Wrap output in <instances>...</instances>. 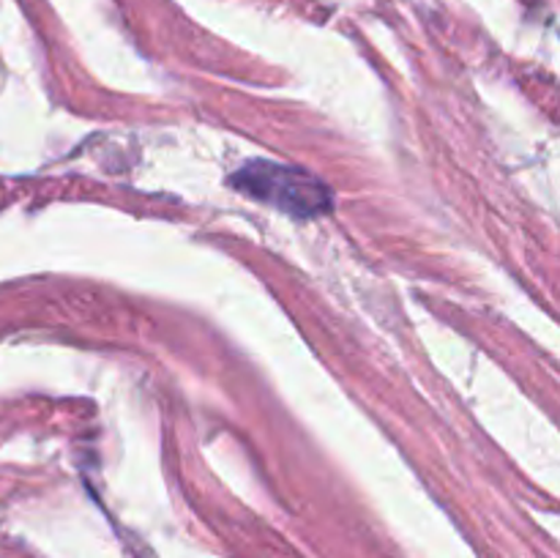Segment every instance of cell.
Masks as SVG:
<instances>
[{
  "label": "cell",
  "instance_id": "obj_1",
  "mask_svg": "<svg viewBox=\"0 0 560 558\" xmlns=\"http://www.w3.org/2000/svg\"><path fill=\"white\" fill-rule=\"evenodd\" d=\"M230 184L244 191L252 200H260L288 217L315 219L331 211L334 195L326 181L312 175L304 167H290V164L266 162L255 159L246 162L238 173L230 178Z\"/></svg>",
  "mask_w": 560,
  "mask_h": 558
}]
</instances>
